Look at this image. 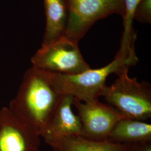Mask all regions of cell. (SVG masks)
<instances>
[{
    "instance_id": "6da1fadb",
    "label": "cell",
    "mask_w": 151,
    "mask_h": 151,
    "mask_svg": "<svg viewBox=\"0 0 151 151\" xmlns=\"http://www.w3.org/2000/svg\"><path fill=\"white\" fill-rule=\"evenodd\" d=\"M61 96L54 86L52 72L32 65L24 73L16 97L8 108L17 119L40 136Z\"/></svg>"
},
{
    "instance_id": "7a4b0ae2",
    "label": "cell",
    "mask_w": 151,
    "mask_h": 151,
    "mask_svg": "<svg viewBox=\"0 0 151 151\" xmlns=\"http://www.w3.org/2000/svg\"><path fill=\"white\" fill-rule=\"evenodd\" d=\"M118 76L102 93L107 105L123 118L142 121L151 118V85L146 81L139 82L136 77L130 78L128 70Z\"/></svg>"
},
{
    "instance_id": "3957f363",
    "label": "cell",
    "mask_w": 151,
    "mask_h": 151,
    "mask_svg": "<svg viewBox=\"0 0 151 151\" xmlns=\"http://www.w3.org/2000/svg\"><path fill=\"white\" fill-rule=\"evenodd\" d=\"M134 65L129 60L115 55L114 60L102 68L89 69L82 73L62 75L52 72L54 86L62 95H70L85 103L98 100L106 87V78L111 73L118 75L130 66Z\"/></svg>"
},
{
    "instance_id": "277c9868",
    "label": "cell",
    "mask_w": 151,
    "mask_h": 151,
    "mask_svg": "<svg viewBox=\"0 0 151 151\" xmlns=\"http://www.w3.org/2000/svg\"><path fill=\"white\" fill-rule=\"evenodd\" d=\"M31 62L39 69L62 75H77L90 69L78 43L65 36L49 45L41 47Z\"/></svg>"
},
{
    "instance_id": "5b68a950",
    "label": "cell",
    "mask_w": 151,
    "mask_h": 151,
    "mask_svg": "<svg viewBox=\"0 0 151 151\" xmlns=\"http://www.w3.org/2000/svg\"><path fill=\"white\" fill-rule=\"evenodd\" d=\"M68 20L65 37L78 43L97 20L111 14L124 16L123 0H67Z\"/></svg>"
},
{
    "instance_id": "8992f818",
    "label": "cell",
    "mask_w": 151,
    "mask_h": 151,
    "mask_svg": "<svg viewBox=\"0 0 151 151\" xmlns=\"http://www.w3.org/2000/svg\"><path fill=\"white\" fill-rule=\"evenodd\" d=\"M73 105L81 120V137L87 139L107 140L114 125L123 118L113 108L100 103L99 100L91 103H82L75 97Z\"/></svg>"
},
{
    "instance_id": "52a82bcc",
    "label": "cell",
    "mask_w": 151,
    "mask_h": 151,
    "mask_svg": "<svg viewBox=\"0 0 151 151\" xmlns=\"http://www.w3.org/2000/svg\"><path fill=\"white\" fill-rule=\"evenodd\" d=\"M40 137L17 119L9 108L0 110V151H37Z\"/></svg>"
},
{
    "instance_id": "ba28073f",
    "label": "cell",
    "mask_w": 151,
    "mask_h": 151,
    "mask_svg": "<svg viewBox=\"0 0 151 151\" xmlns=\"http://www.w3.org/2000/svg\"><path fill=\"white\" fill-rule=\"evenodd\" d=\"M74 99L70 95H62L48 124L40 135L44 140L62 136H81V120L72 110Z\"/></svg>"
},
{
    "instance_id": "9c48e42d",
    "label": "cell",
    "mask_w": 151,
    "mask_h": 151,
    "mask_svg": "<svg viewBox=\"0 0 151 151\" xmlns=\"http://www.w3.org/2000/svg\"><path fill=\"white\" fill-rule=\"evenodd\" d=\"M46 27L42 47L48 46L65 36L68 20L67 0H44Z\"/></svg>"
},
{
    "instance_id": "30bf717a",
    "label": "cell",
    "mask_w": 151,
    "mask_h": 151,
    "mask_svg": "<svg viewBox=\"0 0 151 151\" xmlns=\"http://www.w3.org/2000/svg\"><path fill=\"white\" fill-rule=\"evenodd\" d=\"M54 151H126L129 145L94 141L81 136H62L44 140Z\"/></svg>"
},
{
    "instance_id": "8fae6325",
    "label": "cell",
    "mask_w": 151,
    "mask_h": 151,
    "mask_svg": "<svg viewBox=\"0 0 151 151\" xmlns=\"http://www.w3.org/2000/svg\"><path fill=\"white\" fill-rule=\"evenodd\" d=\"M107 140L127 145L151 141V124L142 120L123 118L114 125Z\"/></svg>"
},
{
    "instance_id": "7c38bea8",
    "label": "cell",
    "mask_w": 151,
    "mask_h": 151,
    "mask_svg": "<svg viewBox=\"0 0 151 151\" xmlns=\"http://www.w3.org/2000/svg\"><path fill=\"white\" fill-rule=\"evenodd\" d=\"M124 12L123 18L124 32L118 53L128 57H135L136 32L133 28V22L135 9L139 0H123Z\"/></svg>"
},
{
    "instance_id": "4fadbf2b",
    "label": "cell",
    "mask_w": 151,
    "mask_h": 151,
    "mask_svg": "<svg viewBox=\"0 0 151 151\" xmlns=\"http://www.w3.org/2000/svg\"><path fill=\"white\" fill-rule=\"evenodd\" d=\"M134 20L143 23H151V0H139L135 9Z\"/></svg>"
},
{
    "instance_id": "5bb4252c",
    "label": "cell",
    "mask_w": 151,
    "mask_h": 151,
    "mask_svg": "<svg viewBox=\"0 0 151 151\" xmlns=\"http://www.w3.org/2000/svg\"><path fill=\"white\" fill-rule=\"evenodd\" d=\"M126 151H151V140L130 144Z\"/></svg>"
},
{
    "instance_id": "9a60e30c",
    "label": "cell",
    "mask_w": 151,
    "mask_h": 151,
    "mask_svg": "<svg viewBox=\"0 0 151 151\" xmlns=\"http://www.w3.org/2000/svg\"><path fill=\"white\" fill-rule=\"evenodd\" d=\"M40 151V150H38V151Z\"/></svg>"
}]
</instances>
